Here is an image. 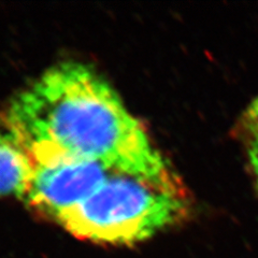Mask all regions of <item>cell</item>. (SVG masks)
I'll return each instance as SVG.
<instances>
[{"instance_id": "3", "label": "cell", "mask_w": 258, "mask_h": 258, "mask_svg": "<svg viewBox=\"0 0 258 258\" xmlns=\"http://www.w3.org/2000/svg\"><path fill=\"white\" fill-rule=\"evenodd\" d=\"M31 155L34 173L23 200L36 214L56 224L117 171L99 160L62 153L37 152Z\"/></svg>"}, {"instance_id": "5", "label": "cell", "mask_w": 258, "mask_h": 258, "mask_svg": "<svg viewBox=\"0 0 258 258\" xmlns=\"http://www.w3.org/2000/svg\"><path fill=\"white\" fill-rule=\"evenodd\" d=\"M241 128L246 139L258 135V97L249 104L242 116Z\"/></svg>"}, {"instance_id": "6", "label": "cell", "mask_w": 258, "mask_h": 258, "mask_svg": "<svg viewBox=\"0 0 258 258\" xmlns=\"http://www.w3.org/2000/svg\"><path fill=\"white\" fill-rule=\"evenodd\" d=\"M247 142V155L251 166L252 173L258 185V135L249 137L246 139Z\"/></svg>"}, {"instance_id": "1", "label": "cell", "mask_w": 258, "mask_h": 258, "mask_svg": "<svg viewBox=\"0 0 258 258\" xmlns=\"http://www.w3.org/2000/svg\"><path fill=\"white\" fill-rule=\"evenodd\" d=\"M5 115L31 153L92 158L136 175L173 170L108 81L82 62L64 61L44 71Z\"/></svg>"}, {"instance_id": "2", "label": "cell", "mask_w": 258, "mask_h": 258, "mask_svg": "<svg viewBox=\"0 0 258 258\" xmlns=\"http://www.w3.org/2000/svg\"><path fill=\"white\" fill-rule=\"evenodd\" d=\"M190 199L171 170L155 176L115 171L57 222L79 239L134 244L186 220Z\"/></svg>"}, {"instance_id": "4", "label": "cell", "mask_w": 258, "mask_h": 258, "mask_svg": "<svg viewBox=\"0 0 258 258\" xmlns=\"http://www.w3.org/2000/svg\"><path fill=\"white\" fill-rule=\"evenodd\" d=\"M34 167V158L26 142L3 113L0 115V197H25Z\"/></svg>"}]
</instances>
